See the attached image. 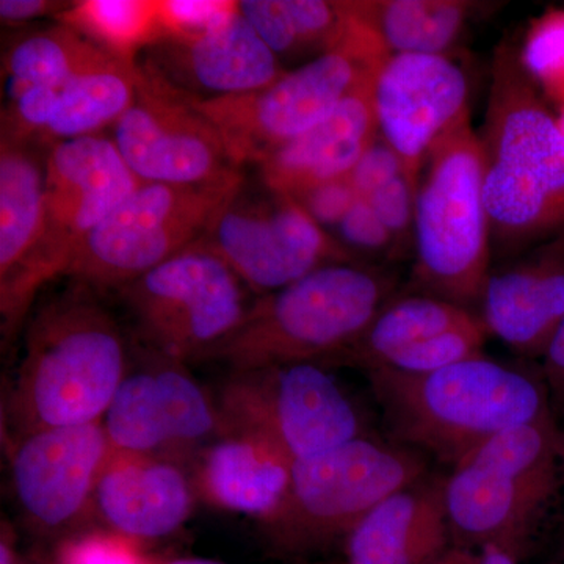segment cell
I'll return each mask as SVG.
<instances>
[{"label":"cell","instance_id":"ac0fdd59","mask_svg":"<svg viewBox=\"0 0 564 564\" xmlns=\"http://www.w3.org/2000/svg\"><path fill=\"white\" fill-rule=\"evenodd\" d=\"M144 58L203 101L261 90L285 70L240 10L199 35L162 39Z\"/></svg>","mask_w":564,"mask_h":564},{"label":"cell","instance_id":"ee69618b","mask_svg":"<svg viewBox=\"0 0 564 564\" xmlns=\"http://www.w3.org/2000/svg\"><path fill=\"white\" fill-rule=\"evenodd\" d=\"M558 564H564V562L563 563H558Z\"/></svg>","mask_w":564,"mask_h":564},{"label":"cell","instance_id":"5b68a950","mask_svg":"<svg viewBox=\"0 0 564 564\" xmlns=\"http://www.w3.org/2000/svg\"><path fill=\"white\" fill-rule=\"evenodd\" d=\"M395 281L361 262L322 267L256 296L247 317L207 361L229 370L311 362L333 367L393 299Z\"/></svg>","mask_w":564,"mask_h":564},{"label":"cell","instance_id":"6da1fadb","mask_svg":"<svg viewBox=\"0 0 564 564\" xmlns=\"http://www.w3.org/2000/svg\"><path fill=\"white\" fill-rule=\"evenodd\" d=\"M478 137L492 256L511 261L564 242V131L513 44L494 57Z\"/></svg>","mask_w":564,"mask_h":564},{"label":"cell","instance_id":"ab89813d","mask_svg":"<svg viewBox=\"0 0 564 564\" xmlns=\"http://www.w3.org/2000/svg\"><path fill=\"white\" fill-rule=\"evenodd\" d=\"M541 359L544 381L551 392L554 410L564 415V321Z\"/></svg>","mask_w":564,"mask_h":564},{"label":"cell","instance_id":"9a60e30c","mask_svg":"<svg viewBox=\"0 0 564 564\" xmlns=\"http://www.w3.org/2000/svg\"><path fill=\"white\" fill-rule=\"evenodd\" d=\"M152 356L148 366L129 369L104 414L111 451L173 459L207 447L223 433L215 397L184 362Z\"/></svg>","mask_w":564,"mask_h":564},{"label":"cell","instance_id":"30bf717a","mask_svg":"<svg viewBox=\"0 0 564 564\" xmlns=\"http://www.w3.org/2000/svg\"><path fill=\"white\" fill-rule=\"evenodd\" d=\"M252 293L206 240L118 289L148 350L174 361H207L247 317Z\"/></svg>","mask_w":564,"mask_h":564},{"label":"cell","instance_id":"e0dca14e","mask_svg":"<svg viewBox=\"0 0 564 564\" xmlns=\"http://www.w3.org/2000/svg\"><path fill=\"white\" fill-rule=\"evenodd\" d=\"M469 82L447 55L391 54L373 80L378 132L417 188L434 144L469 113Z\"/></svg>","mask_w":564,"mask_h":564},{"label":"cell","instance_id":"83f0119b","mask_svg":"<svg viewBox=\"0 0 564 564\" xmlns=\"http://www.w3.org/2000/svg\"><path fill=\"white\" fill-rule=\"evenodd\" d=\"M473 317V311L426 293L392 299L334 366L356 367L362 372L380 369L397 351L455 328Z\"/></svg>","mask_w":564,"mask_h":564},{"label":"cell","instance_id":"836d02e7","mask_svg":"<svg viewBox=\"0 0 564 564\" xmlns=\"http://www.w3.org/2000/svg\"><path fill=\"white\" fill-rule=\"evenodd\" d=\"M414 188L402 174L366 199L391 234L395 254L414 240Z\"/></svg>","mask_w":564,"mask_h":564},{"label":"cell","instance_id":"9c48e42d","mask_svg":"<svg viewBox=\"0 0 564 564\" xmlns=\"http://www.w3.org/2000/svg\"><path fill=\"white\" fill-rule=\"evenodd\" d=\"M140 185L106 133L63 141L47 151L39 245L13 293L0 303L3 347L28 322L44 285L65 276L88 237Z\"/></svg>","mask_w":564,"mask_h":564},{"label":"cell","instance_id":"7402d4cb","mask_svg":"<svg viewBox=\"0 0 564 564\" xmlns=\"http://www.w3.org/2000/svg\"><path fill=\"white\" fill-rule=\"evenodd\" d=\"M452 544L443 478H422L377 505L345 540L348 564H433Z\"/></svg>","mask_w":564,"mask_h":564},{"label":"cell","instance_id":"d590c367","mask_svg":"<svg viewBox=\"0 0 564 564\" xmlns=\"http://www.w3.org/2000/svg\"><path fill=\"white\" fill-rule=\"evenodd\" d=\"M239 10L280 61L302 57L282 0H243Z\"/></svg>","mask_w":564,"mask_h":564},{"label":"cell","instance_id":"4fadbf2b","mask_svg":"<svg viewBox=\"0 0 564 564\" xmlns=\"http://www.w3.org/2000/svg\"><path fill=\"white\" fill-rule=\"evenodd\" d=\"M111 140L141 182L170 185H228L245 181L221 133L147 58L139 62L133 102L110 129Z\"/></svg>","mask_w":564,"mask_h":564},{"label":"cell","instance_id":"74e56055","mask_svg":"<svg viewBox=\"0 0 564 564\" xmlns=\"http://www.w3.org/2000/svg\"><path fill=\"white\" fill-rule=\"evenodd\" d=\"M358 199L350 180L328 182L295 199L322 228H336Z\"/></svg>","mask_w":564,"mask_h":564},{"label":"cell","instance_id":"3957f363","mask_svg":"<svg viewBox=\"0 0 564 564\" xmlns=\"http://www.w3.org/2000/svg\"><path fill=\"white\" fill-rule=\"evenodd\" d=\"M397 444L452 469L496 434L555 414L544 377L485 355L436 372H366Z\"/></svg>","mask_w":564,"mask_h":564},{"label":"cell","instance_id":"e575fe53","mask_svg":"<svg viewBox=\"0 0 564 564\" xmlns=\"http://www.w3.org/2000/svg\"><path fill=\"white\" fill-rule=\"evenodd\" d=\"M336 229V239L344 245L345 250L350 252L352 258L356 252L367 256L384 254V252L395 254L391 234L366 199H356Z\"/></svg>","mask_w":564,"mask_h":564},{"label":"cell","instance_id":"7c38bea8","mask_svg":"<svg viewBox=\"0 0 564 564\" xmlns=\"http://www.w3.org/2000/svg\"><path fill=\"white\" fill-rule=\"evenodd\" d=\"M242 184L243 181L228 185L141 182L88 237L65 278L85 282L101 293L117 292L206 239Z\"/></svg>","mask_w":564,"mask_h":564},{"label":"cell","instance_id":"4316f807","mask_svg":"<svg viewBox=\"0 0 564 564\" xmlns=\"http://www.w3.org/2000/svg\"><path fill=\"white\" fill-rule=\"evenodd\" d=\"M113 62L120 61L62 22L22 33L3 52L7 101L36 85L58 84Z\"/></svg>","mask_w":564,"mask_h":564},{"label":"cell","instance_id":"d6986e66","mask_svg":"<svg viewBox=\"0 0 564 564\" xmlns=\"http://www.w3.org/2000/svg\"><path fill=\"white\" fill-rule=\"evenodd\" d=\"M478 307L486 332L519 355L543 358L564 321V242L492 269Z\"/></svg>","mask_w":564,"mask_h":564},{"label":"cell","instance_id":"7a4b0ae2","mask_svg":"<svg viewBox=\"0 0 564 564\" xmlns=\"http://www.w3.org/2000/svg\"><path fill=\"white\" fill-rule=\"evenodd\" d=\"M102 293L70 280L25 322L24 350L7 397L14 437L102 422L129 372L124 333Z\"/></svg>","mask_w":564,"mask_h":564},{"label":"cell","instance_id":"d6a6232c","mask_svg":"<svg viewBox=\"0 0 564 564\" xmlns=\"http://www.w3.org/2000/svg\"><path fill=\"white\" fill-rule=\"evenodd\" d=\"M163 39L199 35L239 11L231 0H159Z\"/></svg>","mask_w":564,"mask_h":564},{"label":"cell","instance_id":"f35d334b","mask_svg":"<svg viewBox=\"0 0 564 564\" xmlns=\"http://www.w3.org/2000/svg\"><path fill=\"white\" fill-rule=\"evenodd\" d=\"M73 2L61 0H2L0 2V20L7 25H21L39 18H57L68 10Z\"/></svg>","mask_w":564,"mask_h":564},{"label":"cell","instance_id":"f1b7e54d","mask_svg":"<svg viewBox=\"0 0 564 564\" xmlns=\"http://www.w3.org/2000/svg\"><path fill=\"white\" fill-rule=\"evenodd\" d=\"M126 65L163 39L159 0H82L55 18Z\"/></svg>","mask_w":564,"mask_h":564},{"label":"cell","instance_id":"52a82bcc","mask_svg":"<svg viewBox=\"0 0 564 564\" xmlns=\"http://www.w3.org/2000/svg\"><path fill=\"white\" fill-rule=\"evenodd\" d=\"M350 11V31L336 50L284 70L261 90L207 101L195 98L242 169L261 165L273 152L326 120L355 88L377 76L391 54L351 3Z\"/></svg>","mask_w":564,"mask_h":564},{"label":"cell","instance_id":"8992f818","mask_svg":"<svg viewBox=\"0 0 564 564\" xmlns=\"http://www.w3.org/2000/svg\"><path fill=\"white\" fill-rule=\"evenodd\" d=\"M414 284L445 302L480 306L492 270L484 151L470 111L423 163L414 198Z\"/></svg>","mask_w":564,"mask_h":564},{"label":"cell","instance_id":"4dcf8cb0","mask_svg":"<svg viewBox=\"0 0 564 564\" xmlns=\"http://www.w3.org/2000/svg\"><path fill=\"white\" fill-rule=\"evenodd\" d=\"M519 58L543 95H564V13L533 22Z\"/></svg>","mask_w":564,"mask_h":564},{"label":"cell","instance_id":"2e32d148","mask_svg":"<svg viewBox=\"0 0 564 564\" xmlns=\"http://www.w3.org/2000/svg\"><path fill=\"white\" fill-rule=\"evenodd\" d=\"M102 422L14 437L11 484L22 516L41 532H69L87 518L111 456Z\"/></svg>","mask_w":564,"mask_h":564},{"label":"cell","instance_id":"8d00e7d4","mask_svg":"<svg viewBox=\"0 0 564 564\" xmlns=\"http://www.w3.org/2000/svg\"><path fill=\"white\" fill-rule=\"evenodd\" d=\"M402 174H404L403 165L399 155L381 139V135H378L356 163L348 180L358 198L367 199Z\"/></svg>","mask_w":564,"mask_h":564},{"label":"cell","instance_id":"d4e9b609","mask_svg":"<svg viewBox=\"0 0 564 564\" xmlns=\"http://www.w3.org/2000/svg\"><path fill=\"white\" fill-rule=\"evenodd\" d=\"M137 76L139 63L113 62L51 84L54 104L40 147L51 150L63 141L101 135L113 128L135 98Z\"/></svg>","mask_w":564,"mask_h":564},{"label":"cell","instance_id":"60d3db41","mask_svg":"<svg viewBox=\"0 0 564 564\" xmlns=\"http://www.w3.org/2000/svg\"><path fill=\"white\" fill-rule=\"evenodd\" d=\"M433 564H519V562L492 545L451 544Z\"/></svg>","mask_w":564,"mask_h":564},{"label":"cell","instance_id":"b9f144b4","mask_svg":"<svg viewBox=\"0 0 564 564\" xmlns=\"http://www.w3.org/2000/svg\"><path fill=\"white\" fill-rule=\"evenodd\" d=\"M0 564H17L13 532L6 522L2 524V543H0Z\"/></svg>","mask_w":564,"mask_h":564},{"label":"cell","instance_id":"7bdbcfd3","mask_svg":"<svg viewBox=\"0 0 564 564\" xmlns=\"http://www.w3.org/2000/svg\"><path fill=\"white\" fill-rule=\"evenodd\" d=\"M165 564H223V563L212 562V560H202V558H181V560H173V562H169Z\"/></svg>","mask_w":564,"mask_h":564},{"label":"cell","instance_id":"603a6c76","mask_svg":"<svg viewBox=\"0 0 564 564\" xmlns=\"http://www.w3.org/2000/svg\"><path fill=\"white\" fill-rule=\"evenodd\" d=\"M292 464L258 437L221 433L199 455L195 489L212 507L265 524L284 499Z\"/></svg>","mask_w":564,"mask_h":564},{"label":"cell","instance_id":"ba28073f","mask_svg":"<svg viewBox=\"0 0 564 564\" xmlns=\"http://www.w3.org/2000/svg\"><path fill=\"white\" fill-rule=\"evenodd\" d=\"M425 477L417 452L364 434L293 462L284 499L262 525L281 551H315L347 540L377 505Z\"/></svg>","mask_w":564,"mask_h":564},{"label":"cell","instance_id":"ffe728a7","mask_svg":"<svg viewBox=\"0 0 564 564\" xmlns=\"http://www.w3.org/2000/svg\"><path fill=\"white\" fill-rule=\"evenodd\" d=\"M193 503L195 485L174 459L111 452L93 510L107 529L144 544L176 533Z\"/></svg>","mask_w":564,"mask_h":564},{"label":"cell","instance_id":"8fae6325","mask_svg":"<svg viewBox=\"0 0 564 564\" xmlns=\"http://www.w3.org/2000/svg\"><path fill=\"white\" fill-rule=\"evenodd\" d=\"M215 402L223 433L250 434L292 463L366 434L358 406L321 364L231 370Z\"/></svg>","mask_w":564,"mask_h":564},{"label":"cell","instance_id":"277c9868","mask_svg":"<svg viewBox=\"0 0 564 564\" xmlns=\"http://www.w3.org/2000/svg\"><path fill=\"white\" fill-rule=\"evenodd\" d=\"M452 544L521 562L564 507V426L555 414L496 434L444 478Z\"/></svg>","mask_w":564,"mask_h":564},{"label":"cell","instance_id":"5bb4252c","mask_svg":"<svg viewBox=\"0 0 564 564\" xmlns=\"http://www.w3.org/2000/svg\"><path fill=\"white\" fill-rule=\"evenodd\" d=\"M207 243L256 296L288 288L333 263L356 262L291 196L245 180L212 226Z\"/></svg>","mask_w":564,"mask_h":564},{"label":"cell","instance_id":"cb8c5ba5","mask_svg":"<svg viewBox=\"0 0 564 564\" xmlns=\"http://www.w3.org/2000/svg\"><path fill=\"white\" fill-rule=\"evenodd\" d=\"M46 148L0 139V303L13 293L39 245Z\"/></svg>","mask_w":564,"mask_h":564},{"label":"cell","instance_id":"f546056e","mask_svg":"<svg viewBox=\"0 0 564 564\" xmlns=\"http://www.w3.org/2000/svg\"><path fill=\"white\" fill-rule=\"evenodd\" d=\"M486 334L488 332L484 323L478 315H475L470 321L455 328L434 334L429 339L397 351L380 369L411 375L436 372L454 364L484 355Z\"/></svg>","mask_w":564,"mask_h":564},{"label":"cell","instance_id":"1f68e13d","mask_svg":"<svg viewBox=\"0 0 564 564\" xmlns=\"http://www.w3.org/2000/svg\"><path fill=\"white\" fill-rule=\"evenodd\" d=\"M57 564H155L143 554V544L113 530L73 534L58 544Z\"/></svg>","mask_w":564,"mask_h":564},{"label":"cell","instance_id":"f6af8a7d","mask_svg":"<svg viewBox=\"0 0 564 564\" xmlns=\"http://www.w3.org/2000/svg\"><path fill=\"white\" fill-rule=\"evenodd\" d=\"M564 556V555H563Z\"/></svg>","mask_w":564,"mask_h":564},{"label":"cell","instance_id":"484cf974","mask_svg":"<svg viewBox=\"0 0 564 564\" xmlns=\"http://www.w3.org/2000/svg\"><path fill=\"white\" fill-rule=\"evenodd\" d=\"M351 6L389 54L425 55L447 54L474 7L459 0H355Z\"/></svg>","mask_w":564,"mask_h":564},{"label":"cell","instance_id":"44dd1931","mask_svg":"<svg viewBox=\"0 0 564 564\" xmlns=\"http://www.w3.org/2000/svg\"><path fill=\"white\" fill-rule=\"evenodd\" d=\"M373 80L364 82L326 120L267 158L258 166L259 180L296 199L318 185L350 176L380 135Z\"/></svg>","mask_w":564,"mask_h":564}]
</instances>
